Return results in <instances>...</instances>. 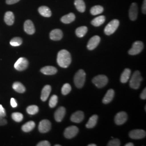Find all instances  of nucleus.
<instances>
[{"instance_id":"nucleus-1","label":"nucleus","mask_w":146,"mask_h":146,"mask_svg":"<svg viewBox=\"0 0 146 146\" xmlns=\"http://www.w3.org/2000/svg\"><path fill=\"white\" fill-rule=\"evenodd\" d=\"M72 62V58L69 52L63 49L60 50L58 54L57 62L60 67L62 68H67Z\"/></svg>"},{"instance_id":"nucleus-2","label":"nucleus","mask_w":146,"mask_h":146,"mask_svg":"<svg viewBox=\"0 0 146 146\" xmlns=\"http://www.w3.org/2000/svg\"><path fill=\"white\" fill-rule=\"evenodd\" d=\"M86 73L82 69L79 70L75 74L74 78V81L77 88H81L84 86L86 81Z\"/></svg>"},{"instance_id":"nucleus-3","label":"nucleus","mask_w":146,"mask_h":146,"mask_svg":"<svg viewBox=\"0 0 146 146\" xmlns=\"http://www.w3.org/2000/svg\"><path fill=\"white\" fill-rule=\"evenodd\" d=\"M143 78L141 76L140 72L138 70L135 71L133 74L129 81V86L131 88L137 89L140 87L141 81Z\"/></svg>"},{"instance_id":"nucleus-4","label":"nucleus","mask_w":146,"mask_h":146,"mask_svg":"<svg viewBox=\"0 0 146 146\" xmlns=\"http://www.w3.org/2000/svg\"><path fill=\"white\" fill-rule=\"evenodd\" d=\"M92 82L96 87L99 88H101L108 84V78L104 75H99L93 78Z\"/></svg>"},{"instance_id":"nucleus-5","label":"nucleus","mask_w":146,"mask_h":146,"mask_svg":"<svg viewBox=\"0 0 146 146\" xmlns=\"http://www.w3.org/2000/svg\"><path fill=\"white\" fill-rule=\"evenodd\" d=\"M119 21L118 20H113L110 21L104 28V33L107 35H110L113 34L116 31L119 26Z\"/></svg>"},{"instance_id":"nucleus-6","label":"nucleus","mask_w":146,"mask_h":146,"mask_svg":"<svg viewBox=\"0 0 146 146\" xmlns=\"http://www.w3.org/2000/svg\"><path fill=\"white\" fill-rule=\"evenodd\" d=\"M144 47L143 43L142 42L137 41L134 42L132 46V47L129 50L128 53L131 55H135L137 54H139V53L142 52Z\"/></svg>"},{"instance_id":"nucleus-7","label":"nucleus","mask_w":146,"mask_h":146,"mask_svg":"<svg viewBox=\"0 0 146 146\" xmlns=\"http://www.w3.org/2000/svg\"><path fill=\"white\" fill-rule=\"evenodd\" d=\"M78 128L76 126L72 125L67 127L64 132V137L67 139H72L78 134Z\"/></svg>"},{"instance_id":"nucleus-8","label":"nucleus","mask_w":146,"mask_h":146,"mask_svg":"<svg viewBox=\"0 0 146 146\" xmlns=\"http://www.w3.org/2000/svg\"><path fill=\"white\" fill-rule=\"evenodd\" d=\"M29 62L26 58H20L17 60L14 64V68L19 71H22L28 67Z\"/></svg>"},{"instance_id":"nucleus-9","label":"nucleus","mask_w":146,"mask_h":146,"mask_svg":"<svg viewBox=\"0 0 146 146\" xmlns=\"http://www.w3.org/2000/svg\"><path fill=\"white\" fill-rule=\"evenodd\" d=\"M129 137L131 139L139 140L146 137V131L142 129H135L131 131L129 134Z\"/></svg>"},{"instance_id":"nucleus-10","label":"nucleus","mask_w":146,"mask_h":146,"mask_svg":"<svg viewBox=\"0 0 146 146\" xmlns=\"http://www.w3.org/2000/svg\"><path fill=\"white\" fill-rule=\"evenodd\" d=\"M51 127V123L49 120H43L39 123L38 130L42 133H46L50 130Z\"/></svg>"},{"instance_id":"nucleus-11","label":"nucleus","mask_w":146,"mask_h":146,"mask_svg":"<svg viewBox=\"0 0 146 146\" xmlns=\"http://www.w3.org/2000/svg\"><path fill=\"white\" fill-rule=\"evenodd\" d=\"M128 116L125 111H121L118 113L115 116L114 121L117 125H121L125 123L127 120Z\"/></svg>"},{"instance_id":"nucleus-12","label":"nucleus","mask_w":146,"mask_h":146,"mask_svg":"<svg viewBox=\"0 0 146 146\" xmlns=\"http://www.w3.org/2000/svg\"><path fill=\"white\" fill-rule=\"evenodd\" d=\"M100 40H101L100 37L98 35H95L92 37L88 42V44L87 46L88 49L90 50H94V49H95L99 45Z\"/></svg>"},{"instance_id":"nucleus-13","label":"nucleus","mask_w":146,"mask_h":146,"mask_svg":"<svg viewBox=\"0 0 146 146\" xmlns=\"http://www.w3.org/2000/svg\"><path fill=\"white\" fill-rule=\"evenodd\" d=\"M24 30L29 35H33L35 32V26L31 20H28L25 21L24 24Z\"/></svg>"},{"instance_id":"nucleus-14","label":"nucleus","mask_w":146,"mask_h":146,"mask_svg":"<svg viewBox=\"0 0 146 146\" xmlns=\"http://www.w3.org/2000/svg\"><path fill=\"white\" fill-rule=\"evenodd\" d=\"M138 7L136 3H133L130 7L129 11V18L131 21H135L137 17Z\"/></svg>"},{"instance_id":"nucleus-15","label":"nucleus","mask_w":146,"mask_h":146,"mask_svg":"<svg viewBox=\"0 0 146 146\" xmlns=\"http://www.w3.org/2000/svg\"><path fill=\"white\" fill-rule=\"evenodd\" d=\"M65 114H66L65 108L63 107H59L58 110H56L54 114V117L56 121H57L58 122H61L63 119Z\"/></svg>"},{"instance_id":"nucleus-16","label":"nucleus","mask_w":146,"mask_h":146,"mask_svg":"<svg viewBox=\"0 0 146 146\" xmlns=\"http://www.w3.org/2000/svg\"><path fill=\"white\" fill-rule=\"evenodd\" d=\"M84 113L82 111H78L73 113L70 117V120L75 123H80L84 120Z\"/></svg>"},{"instance_id":"nucleus-17","label":"nucleus","mask_w":146,"mask_h":146,"mask_svg":"<svg viewBox=\"0 0 146 146\" xmlns=\"http://www.w3.org/2000/svg\"><path fill=\"white\" fill-rule=\"evenodd\" d=\"M62 37V31L60 29H54L50 33V38L53 41H59L61 40Z\"/></svg>"},{"instance_id":"nucleus-18","label":"nucleus","mask_w":146,"mask_h":146,"mask_svg":"<svg viewBox=\"0 0 146 146\" xmlns=\"http://www.w3.org/2000/svg\"><path fill=\"white\" fill-rule=\"evenodd\" d=\"M4 20L5 23L8 26H11L14 24L15 20V16L13 12L7 11L5 13Z\"/></svg>"},{"instance_id":"nucleus-19","label":"nucleus","mask_w":146,"mask_h":146,"mask_svg":"<svg viewBox=\"0 0 146 146\" xmlns=\"http://www.w3.org/2000/svg\"><path fill=\"white\" fill-rule=\"evenodd\" d=\"M51 90L52 88L51 86L49 85H46L43 88L41 95V99L42 101H46L48 99L51 92Z\"/></svg>"},{"instance_id":"nucleus-20","label":"nucleus","mask_w":146,"mask_h":146,"mask_svg":"<svg viewBox=\"0 0 146 146\" xmlns=\"http://www.w3.org/2000/svg\"><path fill=\"white\" fill-rule=\"evenodd\" d=\"M114 94H115V93H114V91L113 89H110V90H108L103 99V100H102L103 103L104 104H108L110 103L113 99Z\"/></svg>"},{"instance_id":"nucleus-21","label":"nucleus","mask_w":146,"mask_h":146,"mask_svg":"<svg viewBox=\"0 0 146 146\" xmlns=\"http://www.w3.org/2000/svg\"><path fill=\"white\" fill-rule=\"evenodd\" d=\"M41 73L47 75H52L57 73V69L53 66H46L41 69Z\"/></svg>"},{"instance_id":"nucleus-22","label":"nucleus","mask_w":146,"mask_h":146,"mask_svg":"<svg viewBox=\"0 0 146 146\" xmlns=\"http://www.w3.org/2000/svg\"><path fill=\"white\" fill-rule=\"evenodd\" d=\"M131 75V70L128 68L125 69L121 75V78H120L121 82L123 84H125L126 82H127L130 78Z\"/></svg>"},{"instance_id":"nucleus-23","label":"nucleus","mask_w":146,"mask_h":146,"mask_svg":"<svg viewBox=\"0 0 146 146\" xmlns=\"http://www.w3.org/2000/svg\"><path fill=\"white\" fill-rule=\"evenodd\" d=\"M38 11L39 13L44 17H49L52 16V11L50 9L46 6H41L39 7Z\"/></svg>"},{"instance_id":"nucleus-24","label":"nucleus","mask_w":146,"mask_h":146,"mask_svg":"<svg viewBox=\"0 0 146 146\" xmlns=\"http://www.w3.org/2000/svg\"><path fill=\"white\" fill-rule=\"evenodd\" d=\"M75 20V15L72 13H69L67 15L63 16L61 19V22L65 24H69L72 23Z\"/></svg>"},{"instance_id":"nucleus-25","label":"nucleus","mask_w":146,"mask_h":146,"mask_svg":"<svg viewBox=\"0 0 146 146\" xmlns=\"http://www.w3.org/2000/svg\"><path fill=\"white\" fill-rule=\"evenodd\" d=\"M105 20L106 18L104 16H100L93 19L91 22V23L94 26L99 27L104 23Z\"/></svg>"},{"instance_id":"nucleus-26","label":"nucleus","mask_w":146,"mask_h":146,"mask_svg":"<svg viewBox=\"0 0 146 146\" xmlns=\"http://www.w3.org/2000/svg\"><path fill=\"white\" fill-rule=\"evenodd\" d=\"M74 5L77 10L80 13H84L86 10V5L84 0H75Z\"/></svg>"},{"instance_id":"nucleus-27","label":"nucleus","mask_w":146,"mask_h":146,"mask_svg":"<svg viewBox=\"0 0 146 146\" xmlns=\"http://www.w3.org/2000/svg\"><path fill=\"white\" fill-rule=\"evenodd\" d=\"M98 119V115H94L90 117L89 119L88 122L86 124V127L87 128H94V127L96 125L97 123V121Z\"/></svg>"},{"instance_id":"nucleus-28","label":"nucleus","mask_w":146,"mask_h":146,"mask_svg":"<svg viewBox=\"0 0 146 146\" xmlns=\"http://www.w3.org/2000/svg\"><path fill=\"white\" fill-rule=\"evenodd\" d=\"M35 127V123L34 121H29L22 125V130L25 132H29L32 131Z\"/></svg>"},{"instance_id":"nucleus-29","label":"nucleus","mask_w":146,"mask_h":146,"mask_svg":"<svg viewBox=\"0 0 146 146\" xmlns=\"http://www.w3.org/2000/svg\"><path fill=\"white\" fill-rule=\"evenodd\" d=\"M13 88L16 92L19 93H23L26 91L25 87L21 83L19 82H16L14 84H13Z\"/></svg>"},{"instance_id":"nucleus-30","label":"nucleus","mask_w":146,"mask_h":146,"mask_svg":"<svg viewBox=\"0 0 146 146\" xmlns=\"http://www.w3.org/2000/svg\"><path fill=\"white\" fill-rule=\"evenodd\" d=\"M88 31V28L86 26L80 27L76 30V35L78 37H83Z\"/></svg>"},{"instance_id":"nucleus-31","label":"nucleus","mask_w":146,"mask_h":146,"mask_svg":"<svg viewBox=\"0 0 146 146\" xmlns=\"http://www.w3.org/2000/svg\"><path fill=\"white\" fill-rule=\"evenodd\" d=\"M104 8L101 5H95L90 9V13L93 15H99L104 11Z\"/></svg>"},{"instance_id":"nucleus-32","label":"nucleus","mask_w":146,"mask_h":146,"mask_svg":"<svg viewBox=\"0 0 146 146\" xmlns=\"http://www.w3.org/2000/svg\"><path fill=\"white\" fill-rule=\"evenodd\" d=\"M38 107L36 105H31L27 108V112L30 115H35L38 111Z\"/></svg>"},{"instance_id":"nucleus-33","label":"nucleus","mask_w":146,"mask_h":146,"mask_svg":"<svg viewBox=\"0 0 146 146\" xmlns=\"http://www.w3.org/2000/svg\"><path fill=\"white\" fill-rule=\"evenodd\" d=\"M22 43V40L20 37H16L11 40L10 44L11 46L14 47H17L20 46Z\"/></svg>"},{"instance_id":"nucleus-34","label":"nucleus","mask_w":146,"mask_h":146,"mask_svg":"<svg viewBox=\"0 0 146 146\" xmlns=\"http://www.w3.org/2000/svg\"><path fill=\"white\" fill-rule=\"evenodd\" d=\"M11 117H12V119L17 122H20L23 119V116L22 115V114L18 112L13 113Z\"/></svg>"},{"instance_id":"nucleus-35","label":"nucleus","mask_w":146,"mask_h":146,"mask_svg":"<svg viewBox=\"0 0 146 146\" xmlns=\"http://www.w3.org/2000/svg\"><path fill=\"white\" fill-rule=\"evenodd\" d=\"M71 90H72L71 86L69 84H65L63 86L62 88L61 89V92L63 95H66L70 92Z\"/></svg>"},{"instance_id":"nucleus-36","label":"nucleus","mask_w":146,"mask_h":146,"mask_svg":"<svg viewBox=\"0 0 146 146\" xmlns=\"http://www.w3.org/2000/svg\"><path fill=\"white\" fill-rule=\"evenodd\" d=\"M58 102V96L56 95H54L51 97L50 99L49 100V105L50 108H54Z\"/></svg>"},{"instance_id":"nucleus-37","label":"nucleus","mask_w":146,"mask_h":146,"mask_svg":"<svg viewBox=\"0 0 146 146\" xmlns=\"http://www.w3.org/2000/svg\"><path fill=\"white\" fill-rule=\"evenodd\" d=\"M108 146H120V141L117 139H114L108 142Z\"/></svg>"},{"instance_id":"nucleus-38","label":"nucleus","mask_w":146,"mask_h":146,"mask_svg":"<svg viewBox=\"0 0 146 146\" xmlns=\"http://www.w3.org/2000/svg\"><path fill=\"white\" fill-rule=\"evenodd\" d=\"M50 143L48 141H41L40 142H39L37 145V146H50Z\"/></svg>"},{"instance_id":"nucleus-39","label":"nucleus","mask_w":146,"mask_h":146,"mask_svg":"<svg viewBox=\"0 0 146 146\" xmlns=\"http://www.w3.org/2000/svg\"><path fill=\"white\" fill-rule=\"evenodd\" d=\"M6 116L5 109L2 107L1 104H0V116L2 117H5Z\"/></svg>"},{"instance_id":"nucleus-40","label":"nucleus","mask_w":146,"mask_h":146,"mask_svg":"<svg viewBox=\"0 0 146 146\" xmlns=\"http://www.w3.org/2000/svg\"><path fill=\"white\" fill-rule=\"evenodd\" d=\"M7 123V121L4 118V117L0 116V125H5Z\"/></svg>"},{"instance_id":"nucleus-41","label":"nucleus","mask_w":146,"mask_h":146,"mask_svg":"<svg viewBox=\"0 0 146 146\" xmlns=\"http://www.w3.org/2000/svg\"><path fill=\"white\" fill-rule=\"evenodd\" d=\"M11 104L12 107L15 108L17 106V104L16 102V100L14 98H11Z\"/></svg>"},{"instance_id":"nucleus-42","label":"nucleus","mask_w":146,"mask_h":146,"mask_svg":"<svg viewBox=\"0 0 146 146\" xmlns=\"http://www.w3.org/2000/svg\"><path fill=\"white\" fill-rule=\"evenodd\" d=\"M20 0H6V3L8 5H13L17 3Z\"/></svg>"},{"instance_id":"nucleus-43","label":"nucleus","mask_w":146,"mask_h":146,"mask_svg":"<svg viewBox=\"0 0 146 146\" xmlns=\"http://www.w3.org/2000/svg\"><path fill=\"white\" fill-rule=\"evenodd\" d=\"M140 98L141 99L146 100V89L145 88L142 92L141 93V95H140Z\"/></svg>"},{"instance_id":"nucleus-44","label":"nucleus","mask_w":146,"mask_h":146,"mask_svg":"<svg viewBox=\"0 0 146 146\" xmlns=\"http://www.w3.org/2000/svg\"><path fill=\"white\" fill-rule=\"evenodd\" d=\"M142 11L143 14H146V0H144L142 7Z\"/></svg>"},{"instance_id":"nucleus-45","label":"nucleus","mask_w":146,"mask_h":146,"mask_svg":"<svg viewBox=\"0 0 146 146\" xmlns=\"http://www.w3.org/2000/svg\"><path fill=\"white\" fill-rule=\"evenodd\" d=\"M125 146H134V144L133 143L129 142V143H128L125 144Z\"/></svg>"},{"instance_id":"nucleus-46","label":"nucleus","mask_w":146,"mask_h":146,"mask_svg":"<svg viewBox=\"0 0 146 146\" xmlns=\"http://www.w3.org/2000/svg\"><path fill=\"white\" fill-rule=\"evenodd\" d=\"M88 146H96V145H95V144H94V143H92V144H90V145H88Z\"/></svg>"},{"instance_id":"nucleus-47","label":"nucleus","mask_w":146,"mask_h":146,"mask_svg":"<svg viewBox=\"0 0 146 146\" xmlns=\"http://www.w3.org/2000/svg\"><path fill=\"white\" fill-rule=\"evenodd\" d=\"M55 146H61V145H55Z\"/></svg>"}]
</instances>
